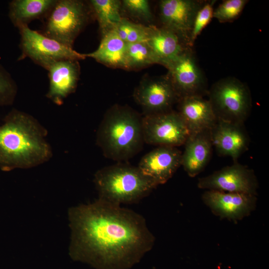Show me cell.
Returning <instances> with one entry per match:
<instances>
[{"label": "cell", "mask_w": 269, "mask_h": 269, "mask_svg": "<svg viewBox=\"0 0 269 269\" xmlns=\"http://www.w3.org/2000/svg\"><path fill=\"white\" fill-rule=\"evenodd\" d=\"M126 47L127 43L119 37L113 28L102 35L96 50L85 55L108 66L126 69Z\"/></svg>", "instance_id": "cell-20"}, {"label": "cell", "mask_w": 269, "mask_h": 269, "mask_svg": "<svg viewBox=\"0 0 269 269\" xmlns=\"http://www.w3.org/2000/svg\"><path fill=\"white\" fill-rule=\"evenodd\" d=\"M94 183L99 199L119 205L137 202L156 187L137 167L122 163L99 170Z\"/></svg>", "instance_id": "cell-4"}, {"label": "cell", "mask_w": 269, "mask_h": 269, "mask_svg": "<svg viewBox=\"0 0 269 269\" xmlns=\"http://www.w3.org/2000/svg\"><path fill=\"white\" fill-rule=\"evenodd\" d=\"M247 0H225L214 9L213 18L220 22H231L236 19L248 3Z\"/></svg>", "instance_id": "cell-24"}, {"label": "cell", "mask_w": 269, "mask_h": 269, "mask_svg": "<svg viewBox=\"0 0 269 269\" xmlns=\"http://www.w3.org/2000/svg\"><path fill=\"white\" fill-rule=\"evenodd\" d=\"M181 155L176 147L157 146L141 158L137 167L157 187L167 182L181 166Z\"/></svg>", "instance_id": "cell-12"}, {"label": "cell", "mask_w": 269, "mask_h": 269, "mask_svg": "<svg viewBox=\"0 0 269 269\" xmlns=\"http://www.w3.org/2000/svg\"><path fill=\"white\" fill-rule=\"evenodd\" d=\"M49 88L46 97L60 105L77 86L80 74L78 60H62L49 66Z\"/></svg>", "instance_id": "cell-17"}, {"label": "cell", "mask_w": 269, "mask_h": 269, "mask_svg": "<svg viewBox=\"0 0 269 269\" xmlns=\"http://www.w3.org/2000/svg\"><path fill=\"white\" fill-rule=\"evenodd\" d=\"M205 1L198 0H162L159 2V17L163 27L181 36L190 43V36L195 15Z\"/></svg>", "instance_id": "cell-13"}, {"label": "cell", "mask_w": 269, "mask_h": 269, "mask_svg": "<svg viewBox=\"0 0 269 269\" xmlns=\"http://www.w3.org/2000/svg\"><path fill=\"white\" fill-rule=\"evenodd\" d=\"M16 93L17 86L14 81L0 64V106L11 105Z\"/></svg>", "instance_id": "cell-26"}, {"label": "cell", "mask_w": 269, "mask_h": 269, "mask_svg": "<svg viewBox=\"0 0 269 269\" xmlns=\"http://www.w3.org/2000/svg\"><path fill=\"white\" fill-rule=\"evenodd\" d=\"M141 120L127 107L115 106L109 110L97 134V143L105 156L121 161L137 154L144 143Z\"/></svg>", "instance_id": "cell-3"}, {"label": "cell", "mask_w": 269, "mask_h": 269, "mask_svg": "<svg viewBox=\"0 0 269 269\" xmlns=\"http://www.w3.org/2000/svg\"><path fill=\"white\" fill-rule=\"evenodd\" d=\"M207 94L217 120L244 124L252 107L251 92L245 84L235 77L222 78Z\"/></svg>", "instance_id": "cell-5"}, {"label": "cell", "mask_w": 269, "mask_h": 269, "mask_svg": "<svg viewBox=\"0 0 269 269\" xmlns=\"http://www.w3.org/2000/svg\"><path fill=\"white\" fill-rule=\"evenodd\" d=\"M202 199L215 215L234 221L249 215L256 203V195L216 190L205 191Z\"/></svg>", "instance_id": "cell-14"}, {"label": "cell", "mask_w": 269, "mask_h": 269, "mask_svg": "<svg viewBox=\"0 0 269 269\" xmlns=\"http://www.w3.org/2000/svg\"><path fill=\"white\" fill-rule=\"evenodd\" d=\"M45 134L34 118L12 110L0 126V169L29 168L47 160L51 151Z\"/></svg>", "instance_id": "cell-2"}, {"label": "cell", "mask_w": 269, "mask_h": 269, "mask_svg": "<svg viewBox=\"0 0 269 269\" xmlns=\"http://www.w3.org/2000/svg\"><path fill=\"white\" fill-rule=\"evenodd\" d=\"M18 29L22 50L20 58L28 57L46 70L52 64L60 60H79L86 58L85 54L80 53L71 47L30 29L28 26Z\"/></svg>", "instance_id": "cell-7"}, {"label": "cell", "mask_w": 269, "mask_h": 269, "mask_svg": "<svg viewBox=\"0 0 269 269\" xmlns=\"http://www.w3.org/2000/svg\"><path fill=\"white\" fill-rule=\"evenodd\" d=\"M178 113L190 134L210 130L216 118L208 100L201 96L185 97L178 100Z\"/></svg>", "instance_id": "cell-18"}, {"label": "cell", "mask_w": 269, "mask_h": 269, "mask_svg": "<svg viewBox=\"0 0 269 269\" xmlns=\"http://www.w3.org/2000/svg\"><path fill=\"white\" fill-rule=\"evenodd\" d=\"M210 134L218 153L231 157L234 162L248 149L250 139L244 124L217 120Z\"/></svg>", "instance_id": "cell-15"}, {"label": "cell", "mask_w": 269, "mask_h": 269, "mask_svg": "<svg viewBox=\"0 0 269 269\" xmlns=\"http://www.w3.org/2000/svg\"><path fill=\"white\" fill-rule=\"evenodd\" d=\"M89 16V9L83 1L58 0L47 16L43 34L72 48Z\"/></svg>", "instance_id": "cell-6"}, {"label": "cell", "mask_w": 269, "mask_h": 269, "mask_svg": "<svg viewBox=\"0 0 269 269\" xmlns=\"http://www.w3.org/2000/svg\"><path fill=\"white\" fill-rule=\"evenodd\" d=\"M215 1H205L197 11L192 25L190 36V43L192 46L197 37L210 22L213 18V5Z\"/></svg>", "instance_id": "cell-25"}, {"label": "cell", "mask_w": 269, "mask_h": 269, "mask_svg": "<svg viewBox=\"0 0 269 269\" xmlns=\"http://www.w3.org/2000/svg\"><path fill=\"white\" fill-rule=\"evenodd\" d=\"M122 5L134 16L147 21L152 19L150 6L146 0H124Z\"/></svg>", "instance_id": "cell-27"}, {"label": "cell", "mask_w": 269, "mask_h": 269, "mask_svg": "<svg viewBox=\"0 0 269 269\" xmlns=\"http://www.w3.org/2000/svg\"><path fill=\"white\" fill-rule=\"evenodd\" d=\"M91 7L98 21L102 35L114 28L123 19L122 2L118 0H91Z\"/></svg>", "instance_id": "cell-22"}, {"label": "cell", "mask_w": 269, "mask_h": 269, "mask_svg": "<svg viewBox=\"0 0 269 269\" xmlns=\"http://www.w3.org/2000/svg\"><path fill=\"white\" fill-rule=\"evenodd\" d=\"M146 42L157 64L164 66L192 48L189 43L177 33L163 26H148Z\"/></svg>", "instance_id": "cell-16"}, {"label": "cell", "mask_w": 269, "mask_h": 269, "mask_svg": "<svg viewBox=\"0 0 269 269\" xmlns=\"http://www.w3.org/2000/svg\"><path fill=\"white\" fill-rule=\"evenodd\" d=\"M144 142L157 146L184 145L190 133L177 111L144 115L142 117Z\"/></svg>", "instance_id": "cell-8"}, {"label": "cell", "mask_w": 269, "mask_h": 269, "mask_svg": "<svg viewBox=\"0 0 269 269\" xmlns=\"http://www.w3.org/2000/svg\"><path fill=\"white\" fill-rule=\"evenodd\" d=\"M197 186L207 190L256 195L258 182L252 170L236 162L199 178Z\"/></svg>", "instance_id": "cell-10"}, {"label": "cell", "mask_w": 269, "mask_h": 269, "mask_svg": "<svg viewBox=\"0 0 269 269\" xmlns=\"http://www.w3.org/2000/svg\"><path fill=\"white\" fill-rule=\"evenodd\" d=\"M134 97L143 109L144 115L171 111L178 101L167 75L142 82L135 90Z\"/></svg>", "instance_id": "cell-11"}, {"label": "cell", "mask_w": 269, "mask_h": 269, "mask_svg": "<svg viewBox=\"0 0 269 269\" xmlns=\"http://www.w3.org/2000/svg\"><path fill=\"white\" fill-rule=\"evenodd\" d=\"M184 145L181 166L190 177H194L203 171L211 158L213 145L210 130L190 134Z\"/></svg>", "instance_id": "cell-19"}, {"label": "cell", "mask_w": 269, "mask_h": 269, "mask_svg": "<svg viewBox=\"0 0 269 269\" xmlns=\"http://www.w3.org/2000/svg\"><path fill=\"white\" fill-rule=\"evenodd\" d=\"M68 218L70 256L97 269H127L154 244L141 215L99 198L70 208Z\"/></svg>", "instance_id": "cell-1"}, {"label": "cell", "mask_w": 269, "mask_h": 269, "mask_svg": "<svg viewBox=\"0 0 269 269\" xmlns=\"http://www.w3.org/2000/svg\"><path fill=\"white\" fill-rule=\"evenodd\" d=\"M147 36V27L128 21L126 43L146 42Z\"/></svg>", "instance_id": "cell-28"}, {"label": "cell", "mask_w": 269, "mask_h": 269, "mask_svg": "<svg viewBox=\"0 0 269 269\" xmlns=\"http://www.w3.org/2000/svg\"><path fill=\"white\" fill-rule=\"evenodd\" d=\"M165 67L178 100L189 96H203L207 93L204 75L199 66L192 49H190Z\"/></svg>", "instance_id": "cell-9"}, {"label": "cell", "mask_w": 269, "mask_h": 269, "mask_svg": "<svg viewBox=\"0 0 269 269\" xmlns=\"http://www.w3.org/2000/svg\"><path fill=\"white\" fill-rule=\"evenodd\" d=\"M125 64L126 69H134L157 62L146 42H139L127 43Z\"/></svg>", "instance_id": "cell-23"}, {"label": "cell", "mask_w": 269, "mask_h": 269, "mask_svg": "<svg viewBox=\"0 0 269 269\" xmlns=\"http://www.w3.org/2000/svg\"><path fill=\"white\" fill-rule=\"evenodd\" d=\"M57 0H14L9 4V17L18 28L32 20L48 16Z\"/></svg>", "instance_id": "cell-21"}]
</instances>
